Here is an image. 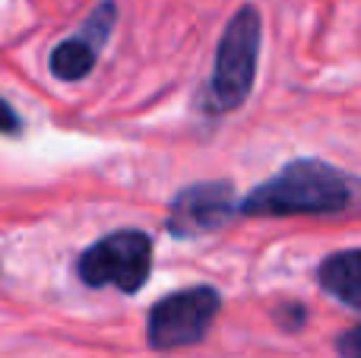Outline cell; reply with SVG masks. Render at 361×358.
I'll return each instance as SVG.
<instances>
[{
	"label": "cell",
	"instance_id": "1",
	"mask_svg": "<svg viewBox=\"0 0 361 358\" xmlns=\"http://www.w3.org/2000/svg\"><path fill=\"white\" fill-rule=\"evenodd\" d=\"M358 197V181L320 159H295L269 181L257 184L241 203L244 216H324L339 213Z\"/></svg>",
	"mask_w": 361,
	"mask_h": 358
},
{
	"label": "cell",
	"instance_id": "2",
	"mask_svg": "<svg viewBox=\"0 0 361 358\" xmlns=\"http://www.w3.org/2000/svg\"><path fill=\"white\" fill-rule=\"evenodd\" d=\"M257 61H260V13L254 6H241L228 19L216 48V63L206 89L212 111L228 114L247 101L257 80Z\"/></svg>",
	"mask_w": 361,
	"mask_h": 358
},
{
	"label": "cell",
	"instance_id": "3",
	"mask_svg": "<svg viewBox=\"0 0 361 358\" xmlns=\"http://www.w3.org/2000/svg\"><path fill=\"white\" fill-rule=\"evenodd\" d=\"M152 273V238L140 228H121L95 245H89L76 260V276L89 289H118L137 295Z\"/></svg>",
	"mask_w": 361,
	"mask_h": 358
},
{
	"label": "cell",
	"instance_id": "4",
	"mask_svg": "<svg viewBox=\"0 0 361 358\" xmlns=\"http://www.w3.org/2000/svg\"><path fill=\"white\" fill-rule=\"evenodd\" d=\"M219 304H222V298L212 285H193V289L171 292V295L159 298L152 304L149 321H146V340L159 352L193 346L212 327Z\"/></svg>",
	"mask_w": 361,
	"mask_h": 358
},
{
	"label": "cell",
	"instance_id": "5",
	"mask_svg": "<svg viewBox=\"0 0 361 358\" xmlns=\"http://www.w3.org/2000/svg\"><path fill=\"white\" fill-rule=\"evenodd\" d=\"M238 213V197L228 181H200L184 187L169 206V228L175 238H197L222 228Z\"/></svg>",
	"mask_w": 361,
	"mask_h": 358
},
{
	"label": "cell",
	"instance_id": "6",
	"mask_svg": "<svg viewBox=\"0 0 361 358\" xmlns=\"http://www.w3.org/2000/svg\"><path fill=\"white\" fill-rule=\"evenodd\" d=\"M114 23H118V4H114V0L95 4V10L86 16L80 32L63 38L61 44H54V51H51V57H48L51 73L63 82L86 80L95 70V63H99V54H102V48H105V42L111 38Z\"/></svg>",
	"mask_w": 361,
	"mask_h": 358
},
{
	"label": "cell",
	"instance_id": "7",
	"mask_svg": "<svg viewBox=\"0 0 361 358\" xmlns=\"http://www.w3.org/2000/svg\"><path fill=\"white\" fill-rule=\"evenodd\" d=\"M320 285L336 302L361 311V251H339L320 264Z\"/></svg>",
	"mask_w": 361,
	"mask_h": 358
},
{
	"label": "cell",
	"instance_id": "8",
	"mask_svg": "<svg viewBox=\"0 0 361 358\" xmlns=\"http://www.w3.org/2000/svg\"><path fill=\"white\" fill-rule=\"evenodd\" d=\"M23 130V118L6 99H0V137H16Z\"/></svg>",
	"mask_w": 361,
	"mask_h": 358
},
{
	"label": "cell",
	"instance_id": "9",
	"mask_svg": "<svg viewBox=\"0 0 361 358\" xmlns=\"http://www.w3.org/2000/svg\"><path fill=\"white\" fill-rule=\"evenodd\" d=\"M336 352L343 358H361V323L352 330H345L336 340Z\"/></svg>",
	"mask_w": 361,
	"mask_h": 358
}]
</instances>
